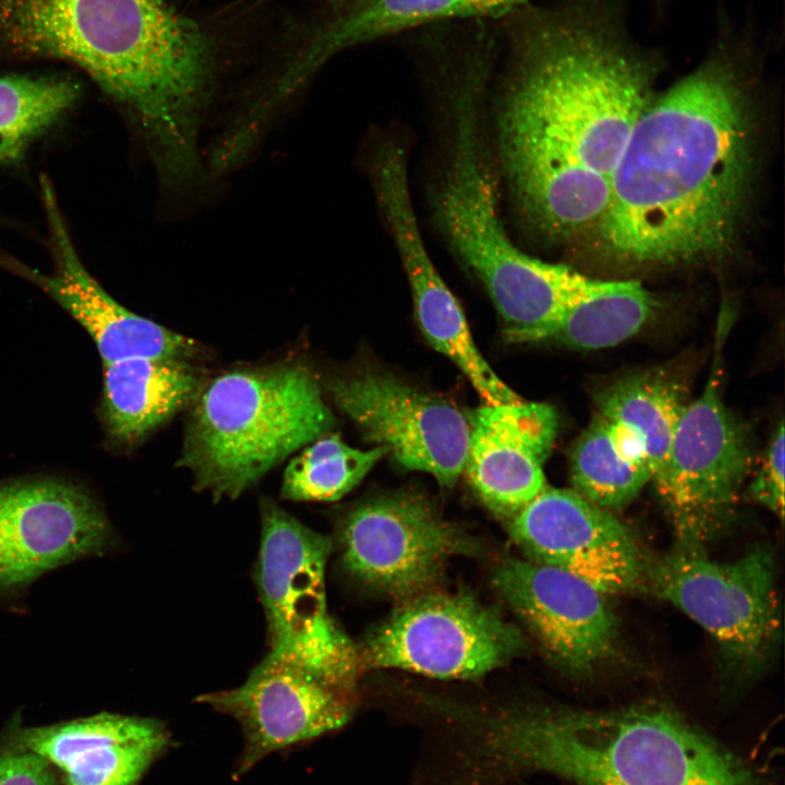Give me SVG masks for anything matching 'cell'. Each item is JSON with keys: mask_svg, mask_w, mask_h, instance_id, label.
<instances>
[{"mask_svg": "<svg viewBox=\"0 0 785 785\" xmlns=\"http://www.w3.org/2000/svg\"><path fill=\"white\" fill-rule=\"evenodd\" d=\"M512 16L500 162L522 216L565 239L602 217L612 173L664 61L629 34L623 0H563Z\"/></svg>", "mask_w": 785, "mask_h": 785, "instance_id": "obj_1", "label": "cell"}, {"mask_svg": "<svg viewBox=\"0 0 785 785\" xmlns=\"http://www.w3.org/2000/svg\"><path fill=\"white\" fill-rule=\"evenodd\" d=\"M753 44L723 23L705 59L637 121L595 226L613 261L688 266L732 251L756 174Z\"/></svg>", "mask_w": 785, "mask_h": 785, "instance_id": "obj_2", "label": "cell"}, {"mask_svg": "<svg viewBox=\"0 0 785 785\" xmlns=\"http://www.w3.org/2000/svg\"><path fill=\"white\" fill-rule=\"evenodd\" d=\"M2 61L67 63L154 133L198 102L216 46L164 0H0Z\"/></svg>", "mask_w": 785, "mask_h": 785, "instance_id": "obj_3", "label": "cell"}, {"mask_svg": "<svg viewBox=\"0 0 785 785\" xmlns=\"http://www.w3.org/2000/svg\"><path fill=\"white\" fill-rule=\"evenodd\" d=\"M487 733L506 763L577 785H760L745 762L660 704L522 711Z\"/></svg>", "mask_w": 785, "mask_h": 785, "instance_id": "obj_4", "label": "cell"}, {"mask_svg": "<svg viewBox=\"0 0 785 785\" xmlns=\"http://www.w3.org/2000/svg\"><path fill=\"white\" fill-rule=\"evenodd\" d=\"M486 70L471 61L455 93L436 218L452 252L486 289L507 340H547L588 278L524 253L506 232L480 123Z\"/></svg>", "mask_w": 785, "mask_h": 785, "instance_id": "obj_5", "label": "cell"}, {"mask_svg": "<svg viewBox=\"0 0 785 785\" xmlns=\"http://www.w3.org/2000/svg\"><path fill=\"white\" fill-rule=\"evenodd\" d=\"M190 408L178 463L215 500L239 497L335 426L321 382L297 360L226 371Z\"/></svg>", "mask_w": 785, "mask_h": 785, "instance_id": "obj_6", "label": "cell"}, {"mask_svg": "<svg viewBox=\"0 0 785 785\" xmlns=\"http://www.w3.org/2000/svg\"><path fill=\"white\" fill-rule=\"evenodd\" d=\"M259 508L255 582L267 621L266 656L350 697L361 659L327 609L325 571L331 541L269 498H263Z\"/></svg>", "mask_w": 785, "mask_h": 785, "instance_id": "obj_7", "label": "cell"}, {"mask_svg": "<svg viewBox=\"0 0 785 785\" xmlns=\"http://www.w3.org/2000/svg\"><path fill=\"white\" fill-rule=\"evenodd\" d=\"M718 353L701 395L688 402L651 481L678 546L703 548L730 522L752 452L720 391Z\"/></svg>", "mask_w": 785, "mask_h": 785, "instance_id": "obj_8", "label": "cell"}, {"mask_svg": "<svg viewBox=\"0 0 785 785\" xmlns=\"http://www.w3.org/2000/svg\"><path fill=\"white\" fill-rule=\"evenodd\" d=\"M654 593L703 628L733 668L752 673L776 642L780 606L771 553L757 547L721 563L702 548L676 550L645 565Z\"/></svg>", "mask_w": 785, "mask_h": 785, "instance_id": "obj_9", "label": "cell"}, {"mask_svg": "<svg viewBox=\"0 0 785 785\" xmlns=\"http://www.w3.org/2000/svg\"><path fill=\"white\" fill-rule=\"evenodd\" d=\"M521 631L468 594H419L366 638L361 663L440 679H474L526 649Z\"/></svg>", "mask_w": 785, "mask_h": 785, "instance_id": "obj_10", "label": "cell"}, {"mask_svg": "<svg viewBox=\"0 0 785 785\" xmlns=\"http://www.w3.org/2000/svg\"><path fill=\"white\" fill-rule=\"evenodd\" d=\"M321 386L400 468L428 473L444 487L456 484L464 468L470 425L452 403L382 373L330 376Z\"/></svg>", "mask_w": 785, "mask_h": 785, "instance_id": "obj_11", "label": "cell"}, {"mask_svg": "<svg viewBox=\"0 0 785 785\" xmlns=\"http://www.w3.org/2000/svg\"><path fill=\"white\" fill-rule=\"evenodd\" d=\"M114 533L81 484L55 476L0 480V591L15 592L40 575L111 550Z\"/></svg>", "mask_w": 785, "mask_h": 785, "instance_id": "obj_12", "label": "cell"}, {"mask_svg": "<svg viewBox=\"0 0 785 785\" xmlns=\"http://www.w3.org/2000/svg\"><path fill=\"white\" fill-rule=\"evenodd\" d=\"M343 569L358 581L394 596H416L440 576L470 541L424 498L396 494L365 502L345 518Z\"/></svg>", "mask_w": 785, "mask_h": 785, "instance_id": "obj_13", "label": "cell"}, {"mask_svg": "<svg viewBox=\"0 0 785 785\" xmlns=\"http://www.w3.org/2000/svg\"><path fill=\"white\" fill-rule=\"evenodd\" d=\"M372 166L376 201L401 258L422 334L459 367L485 403L522 400L481 354L460 304L428 255L411 200L407 155L385 149Z\"/></svg>", "mask_w": 785, "mask_h": 785, "instance_id": "obj_14", "label": "cell"}, {"mask_svg": "<svg viewBox=\"0 0 785 785\" xmlns=\"http://www.w3.org/2000/svg\"><path fill=\"white\" fill-rule=\"evenodd\" d=\"M40 197L51 270L40 273L9 255H0V266L31 281L65 310L90 336L104 364L136 358L195 359L201 349L193 339L128 310L92 276L74 246L53 185L45 176Z\"/></svg>", "mask_w": 785, "mask_h": 785, "instance_id": "obj_15", "label": "cell"}, {"mask_svg": "<svg viewBox=\"0 0 785 785\" xmlns=\"http://www.w3.org/2000/svg\"><path fill=\"white\" fill-rule=\"evenodd\" d=\"M507 523L528 559L572 573L605 594L631 590L644 575L629 529L575 490L547 486Z\"/></svg>", "mask_w": 785, "mask_h": 785, "instance_id": "obj_16", "label": "cell"}, {"mask_svg": "<svg viewBox=\"0 0 785 785\" xmlns=\"http://www.w3.org/2000/svg\"><path fill=\"white\" fill-rule=\"evenodd\" d=\"M493 584L547 656L573 674L593 671L614 653L617 619L583 579L528 558L507 557Z\"/></svg>", "mask_w": 785, "mask_h": 785, "instance_id": "obj_17", "label": "cell"}, {"mask_svg": "<svg viewBox=\"0 0 785 785\" xmlns=\"http://www.w3.org/2000/svg\"><path fill=\"white\" fill-rule=\"evenodd\" d=\"M241 726L244 749L234 777L269 753L342 727L349 696L291 665L265 656L239 687L196 699Z\"/></svg>", "mask_w": 785, "mask_h": 785, "instance_id": "obj_18", "label": "cell"}, {"mask_svg": "<svg viewBox=\"0 0 785 785\" xmlns=\"http://www.w3.org/2000/svg\"><path fill=\"white\" fill-rule=\"evenodd\" d=\"M469 425L463 473L486 508L509 520L547 487L543 467L557 436V412L542 402L485 403Z\"/></svg>", "mask_w": 785, "mask_h": 785, "instance_id": "obj_19", "label": "cell"}, {"mask_svg": "<svg viewBox=\"0 0 785 785\" xmlns=\"http://www.w3.org/2000/svg\"><path fill=\"white\" fill-rule=\"evenodd\" d=\"M2 744L39 756L62 785H137L170 735L155 718L104 712L48 726L14 725Z\"/></svg>", "mask_w": 785, "mask_h": 785, "instance_id": "obj_20", "label": "cell"}, {"mask_svg": "<svg viewBox=\"0 0 785 785\" xmlns=\"http://www.w3.org/2000/svg\"><path fill=\"white\" fill-rule=\"evenodd\" d=\"M529 0H355L327 21L287 63L280 83L297 92L326 61L345 49L424 23L446 19L512 15Z\"/></svg>", "mask_w": 785, "mask_h": 785, "instance_id": "obj_21", "label": "cell"}, {"mask_svg": "<svg viewBox=\"0 0 785 785\" xmlns=\"http://www.w3.org/2000/svg\"><path fill=\"white\" fill-rule=\"evenodd\" d=\"M206 383L189 360L136 358L104 364L101 421L108 439L132 447L190 408Z\"/></svg>", "mask_w": 785, "mask_h": 785, "instance_id": "obj_22", "label": "cell"}, {"mask_svg": "<svg viewBox=\"0 0 785 785\" xmlns=\"http://www.w3.org/2000/svg\"><path fill=\"white\" fill-rule=\"evenodd\" d=\"M687 403L680 384L672 377L644 372L623 377L604 388L596 398L594 414L623 427L642 443L654 475L666 457Z\"/></svg>", "mask_w": 785, "mask_h": 785, "instance_id": "obj_23", "label": "cell"}, {"mask_svg": "<svg viewBox=\"0 0 785 785\" xmlns=\"http://www.w3.org/2000/svg\"><path fill=\"white\" fill-rule=\"evenodd\" d=\"M656 298L639 281H604L567 305L548 339L577 349L616 346L643 329L659 310Z\"/></svg>", "mask_w": 785, "mask_h": 785, "instance_id": "obj_24", "label": "cell"}, {"mask_svg": "<svg viewBox=\"0 0 785 785\" xmlns=\"http://www.w3.org/2000/svg\"><path fill=\"white\" fill-rule=\"evenodd\" d=\"M81 94L80 81L68 73L0 74V165L20 162Z\"/></svg>", "mask_w": 785, "mask_h": 785, "instance_id": "obj_25", "label": "cell"}, {"mask_svg": "<svg viewBox=\"0 0 785 785\" xmlns=\"http://www.w3.org/2000/svg\"><path fill=\"white\" fill-rule=\"evenodd\" d=\"M386 455V447L353 448L329 432L303 447L290 461L283 473L281 497L294 502L337 500Z\"/></svg>", "mask_w": 785, "mask_h": 785, "instance_id": "obj_26", "label": "cell"}, {"mask_svg": "<svg viewBox=\"0 0 785 785\" xmlns=\"http://www.w3.org/2000/svg\"><path fill=\"white\" fill-rule=\"evenodd\" d=\"M569 470L572 490L611 511L630 504L652 479L619 457L594 415L571 448Z\"/></svg>", "mask_w": 785, "mask_h": 785, "instance_id": "obj_27", "label": "cell"}, {"mask_svg": "<svg viewBox=\"0 0 785 785\" xmlns=\"http://www.w3.org/2000/svg\"><path fill=\"white\" fill-rule=\"evenodd\" d=\"M785 434L783 420L772 434L762 463L750 484L751 496L773 514L784 516Z\"/></svg>", "mask_w": 785, "mask_h": 785, "instance_id": "obj_28", "label": "cell"}, {"mask_svg": "<svg viewBox=\"0 0 785 785\" xmlns=\"http://www.w3.org/2000/svg\"><path fill=\"white\" fill-rule=\"evenodd\" d=\"M0 785H62L53 769L39 756L2 744Z\"/></svg>", "mask_w": 785, "mask_h": 785, "instance_id": "obj_29", "label": "cell"}]
</instances>
